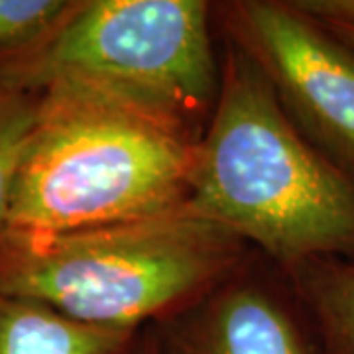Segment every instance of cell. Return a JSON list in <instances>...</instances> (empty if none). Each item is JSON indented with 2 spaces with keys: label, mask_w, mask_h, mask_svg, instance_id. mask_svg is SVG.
I'll list each match as a JSON object with an SVG mask.
<instances>
[{
  "label": "cell",
  "mask_w": 354,
  "mask_h": 354,
  "mask_svg": "<svg viewBox=\"0 0 354 354\" xmlns=\"http://www.w3.org/2000/svg\"><path fill=\"white\" fill-rule=\"evenodd\" d=\"M39 99L34 93L0 85V232L6 223L14 181L36 128Z\"/></svg>",
  "instance_id": "obj_8"
},
{
  "label": "cell",
  "mask_w": 354,
  "mask_h": 354,
  "mask_svg": "<svg viewBox=\"0 0 354 354\" xmlns=\"http://www.w3.org/2000/svg\"><path fill=\"white\" fill-rule=\"evenodd\" d=\"M193 146L165 120L48 88L2 230L50 234L179 211Z\"/></svg>",
  "instance_id": "obj_2"
},
{
  "label": "cell",
  "mask_w": 354,
  "mask_h": 354,
  "mask_svg": "<svg viewBox=\"0 0 354 354\" xmlns=\"http://www.w3.org/2000/svg\"><path fill=\"white\" fill-rule=\"evenodd\" d=\"M207 14L199 0L75 2L46 38L0 62V85L73 91L183 128L215 93Z\"/></svg>",
  "instance_id": "obj_4"
},
{
  "label": "cell",
  "mask_w": 354,
  "mask_h": 354,
  "mask_svg": "<svg viewBox=\"0 0 354 354\" xmlns=\"http://www.w3.org/2000/svg\"><path fill=\"white\" fill-rule=\"evenodd\" d=\"M234 234L189 207L67 232H0V295L132 329L213 279Z\"/></svg>",
  "instance_id": "obj_3"
},
{
  "label": "cell",
  "mask_w": 354,
  "mask_h": 354,
  "mask_svg": "<svg viewBox=\"0 0 354 354\" xmlns=\"http://www.w3.org/2000/svg\"><path fill=\"white\" fill-rule=\"evenodd\" d=\"M187 207L286 262L354 252V185L297 134L252 57H228Z\"/></svg>",
  "instance_id": "obj_1"
},
{
  "label": "cell",
  "mask_w": 354,
  "mask_h": 354,
  "mask_svg": "<svg viewBox=\"0 0 354 354\" xmlns=\"http://www.w3.org/2000/svg\"><path fill=\"white\" fill-rule=\"evenodd\" d=\"M73 4L64 0H0V53H16L38 44Z\"/></svg>",
  "instance_id": "obj_10"
},
{
  "label": "cell",
  "mask_w": 354,
  "mask_h": 354,
  "mask_svg": "<svg viewBox=\"0 0 354 354\" xmlns=\"http://www.w3.org/2000/svg\"><path fill=\"white\" fill-rule=\"evenodd\" d=\"M309 293L330 335L354 354V266L319 264L309 274Z\"/></svg>",
  "instance_id": "obj_9"
},
{
  "label": "cell",
  "mask_w": 354,
  "mask_h": 354,
  "mask_svg": "<svg viewBox=\"0 0 354 354\" xmlns=\"http://www.w3.org/2000/svg\"><path fill=\"white\" fill-rule=\"evenodd\" d=\"M236 14L276 95L319 142L354 164V50L290 4L242 2Z\"/></svg>",
  "instance_id": "obj_5"
},
{
  "label": "cell",
  "mask_w": 354,
  "mask_h": 354,
  "mask_svg": "<svg viewBox=\"0 0 354 354\" xmlns=\"http://www.w3.org/2000/svg\"><path fill=\"white\" fill-rule=\"evenodd\" d=\"M183 354H305L286 313L266 295L239 290L221 297L185 341Z\"/></svg>",
  "instance_id": "obj_6"
},
{
  "label": "cell",
  "mask_w": 354,
  "mask_h": 354,
  "mask_svg": "<svg viewBox=\"0 0 354 354\" xmlns=\"http://www.w3.org/2000/svg\"><path fill=\"white\" fill-rule=\"evenodd\" d=\"M130 330L85 323L34 299L0 295V354H114Z\"/></svg>",
  "instance_id": "obj_7"
},
{
  "label": "cell",
  "mask_w": 354,
  "mask_h": 354,
  "mask_svg": "<svg viewBox=\"0 0 354 354\" xmlns=\"http://www.w3.org/2000/svg\"><path fill=\"white\" fill-rule=\"evenodd\" d=\"M288 4L321 24L354 26V0H299Z\"/></svg>",
  "instance_id": "obj_11"
},
{
  "label": "cell",
  "mask_w": 354,
  "mask_h": 354,
  "mask_svg": "<svg viewBox=\"0 0 354 354\" xmlns=\"http://www.w3.org/2000/svg\"><path fill=\"white\" fill-rule=\"evenodd\" d=\"M321 24V22H319ZM323 28L329 32L330 36L342 41L344 46H348L351 50H354V26L348 24H323Z\"/></svg>",
  "instance_id": "obj_12"
}]
</instances>
